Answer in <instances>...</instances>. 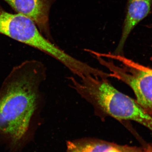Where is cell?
<instances>
[{"instance_id":"cell-1","label":"cell","mask_w":152,"mask_h":152,"mask_svg":"<svg viewBox=\"0 0 152 152\" xmlns=\"http://www.w3.org/2000/svg\"><path fill=\"white\" fill-rule=\"evenodd\" d=\"M44 64L25 61L13 68L0 88V140L10 152L20 151L34 138L44 104Z\"/></svg>"},{"instance_id":"cell-3","label":"cell","mask_w":152,"mask_h":152,"mask_svg":"<svg viewBox=\"0 0 152 152\" xmlns=\"http://www.w3.org/2000/svg\"><path fill=\"white\" fill-rule=\"evenodd\" d=\"M0 34L48 55L78 77L91 71V66L70 56L45 37L31 19L21 14L9 12L1 5Z\"/></svg>"},{"instance_id":"cell-9","label":"cell","mask_w":152,"mask_h":152,"mask_svg":"<svg viewBox=\"0 0 152 152\" xmlns=\"http://www.w3.org/2000/svg\"><path fill=\"white\" fill-rule=\"evenodd\" d=\"M146 26L147 28H152V23L147 25Z\"/></svg>"},{"instance_id":"cell-2","label":"cell","mask_w":152,"mask_h":152,"mask_svg":"<svg viewBox=\"0 0 152 152\" xmlns=\"http://www.w3.org/2000/svg\"><path fill=\"white\" fill-rule=\"evenodd\" d=\"M69 80L71 87L92 105L99 116L134 121L152 131V116L136 99L115 88L107 78L88 75Z\"/></svg>"},{"instance_id":"cell-5","label":"cell","mask_w":152,"mask_h":152,"mask_svg":"<svg viewBox=\"0 0 152 152\" xmlns=\"http://www.w3.org/2000/svg\"><path fill=\"white\" fill-rule=\"evenodd\" d=\"M17 13L28 17L35 23L42 34L53 42L51 33L50 15L56 0H3Z\"/></svg>"},{"instance_id":"cell-6","label":"cell","mask_w":152,"mask_h":152,"mask_svg":"<svg viewBox=\"0 0 152 152\" xmlns=\"http://www.w3.org/2000/svg\"><path fill=\"white\" fill-rule=\"evenodd\" d=\"M152 12V0H127L121 34L113 54L124 56V48L131 33Z\"/></svg>"},{"instance_id":"cell-4","label":"cell","mask_w":152,"mask_h":152,"mask_svg":"<svg viewBox=\"0 0 152 152\" xmlns=\"http://www.w3.org/2000/svg\"><path fill=\"white\" fill-rule=\"evenodd\" d=\"M91 53L95 55L101 65L109 70L111 77L130 87L138 103L152 116V69L125 58L124 56L101 54L103 56L114 59L121 63V66L116 65L112 61L104 59L96 52Z\"/></svg>"},{"instance_id":"cell-8","label":"cell","mask_w":152,"mask_h":152,"mask_svg":"<svg viewBox=\"0 0 152 152\" xmlns=\"http://www.w3.org/2000/svg\"><path fill=\"white\" fill-rule=\"evenodd\" d=\"M143 152H152V145H149L143 150Z\"/></svg>"},{"instance_id":"cell-7","label":"cell","mask_w":152,"mask_h":152,"mask_svg":"<svg viewBox=\"0 0 152 152\" xmlns=\"http://www.w3.org/2000/svg\"><path fill=\"white\" fill-rule=\"evenodd\" d=\"M66 152H143L135 147L120 145L100 140L83 139L68 142Z\"/></svg>"}]
</instances>
